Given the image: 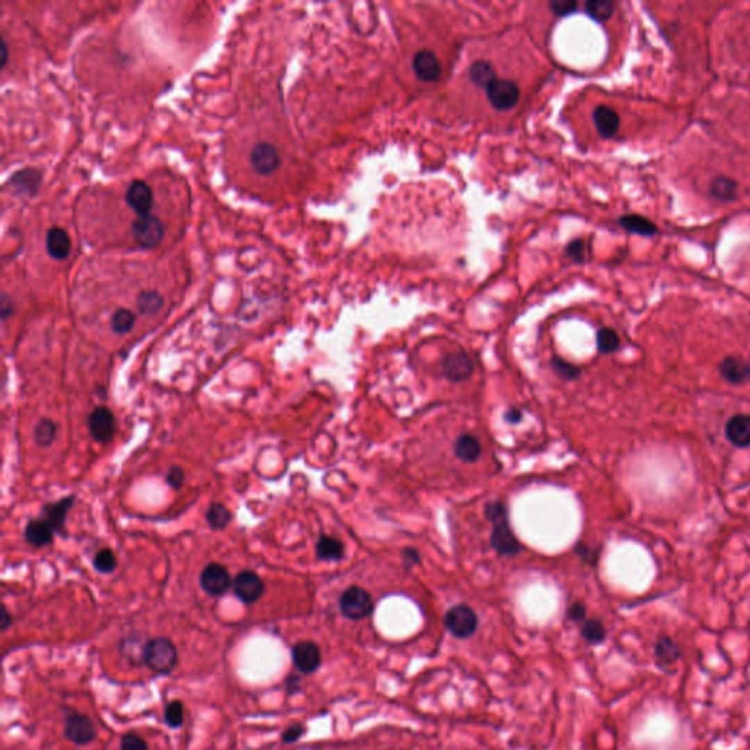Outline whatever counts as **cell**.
<instances>
[{
    "instance_id": "cell-32",
    "label": "cell",
    "mask_w": 750,
    "mask_h": 750,
    "mask_svg": "<svg viewBox=\"0 0 750 750\" xmlns=\"http://www.w3.org/2000/svg\"><path fill=\"white\" fill-rule=\"evenodd\" d=\"M56 438V425L50 419L40 421L34 430V440L40 447H49Z\"/></svg>"
},
{
    "instance_id": "cell-6",
    "label": "cell",
    "mask_w": 750,
    "mask_h": 750,
    "mask_svg": "<svg viewBox=\"0 0 750 750\" xmlns=\"http://www.w3.org/2000/svg\"><path fill=\"white\" fill-rule=\"evenodd\" d=\"M487 97L494 109L506 112L516 106L520 97V91L516 83L510 81V79L497 78L487 88Z\"/></svg>"
},
{
    "instance_id": "cell-7",
    "label": "cell",
    "mask_w": 750,
    "mask_h": 750,
    "mask_svg": "<svg viewBox=\"0 0 750 750\" xmlns=\"http://www.w3.org/2000/svg\"><path fill=\"white\" fill-rule=\"evenodd\" d=\"M233 591H235V595L240 601L245 602V604H252V602L258 601L262 597L265 586H264L262 579L257 573L245 570V572H240L235 578Z\"/></svg>"
},
{
    "instance_id": "cell-8",
    "label": "cell",
    "mask_w": 750,
    "mask_h": 750,
    "mask_svg": "<svg viewBox=\"0 0 750 750\" xmlns=\"http://www.w3.org/2000/svg\"><path fill=\"white\" fill-rule=\"evenodd\" d=\"M199 583L210 595H223L229 589L232 579L227 569L219 562H211L201 572Z\"/></svg>"
},
{
    "instance_id": "cell-37",
    "label": "cell",
    "mask_w": 750,
    "mask_h": 750,
    "mask_svg": "<svg viewBox=\"0 0 750 750\" xmlns=\"http://www.w3.org/2000/svg\"><path fill=\"white\" fill-rule=\"evenodd\" d=\"M165 719L167 726L178 728L183 722V705L181 701H172L165 709Z\"/></svg>"
},
{
    "instance_id": "cell-42",
    "label": "cell",
    "mask_w": 750,
    "mask_h": 750,
    "mask_svg": "<svg viewBox=\"0 0 750 750\" xmlns=\"http://www.w3.org/2000/svg\"><path fill=\"white\" fill-rule=\"evenodd\" d=\"M183 481H185V474L179 466H173L167 472V484L172 488H181Z\"/></svg>"
},
{
    "instance_id": "cell-47",
    "label": "cell",
    "mask_w": 750,
    "mask_h": 750,
    "mask_svg": "<svg viewBox=\"0 0 750 750\" xmlns=\"http://www.w3.org/2000/svg\"><path fill=\"white\" fill-rule=\"evenodd\" d=\"M2 311H3V318H8L12 311V303L9 302L6 294H3V298H2Z\"/></svg>"
},
{
    "instance_id": "cell-34",
    "label": "cell",
    "mask_w": 750,
    "mask_h": 750,
    "mask_svg": "<svg viewBox=\"0 0 750 750\" xmlns=\"http://www.w3.org/2000/svg\"><path fill=\"white\" fill-rule=\"evenodd\" d=\"M40 179H42V176H40L38 172H35V170H24V172L17 173V175L13 176L12 181H13V185H15L17 188H19V190H22L24 192L30 191L33 194L37 190Z\"/></svg>"
},
{
    "instance_id": "cell-26",
    "label": "cell",
    "mask_w": 750,
    "mask_h": 750,
    "mask_svg": "<svg viewBox=\"0 0 750 750\" xmlns=\"http://www.w3.org/2000/svg\"><path fill=\"white\" fill-rule=\"evenodd\" d=\"M74 503V497H65L63 500L46 507V520L55 529H62L65 525L66 515Z\"/></svg>"
},
{
    "instance_id": "cell-12",
    "label": "cell",
    "mask_w": 750,
    "mask_h": 750,
    "mask_svg": "<svg viewBox=\"0 0 750 750\" xmlns=\"http://www.w3.org/2000/svg\"><path fill=\"white\" fill-rule=\"evenodd\" d=\"M88 428L92 438L99 443L110 441L115 434V418L112 412L104 406L94 409L88 418Z\"/></svg>"
},
{
    "instance_id": "cell-11",
    "label": "cell",
    "mask_w": 750,
    "mask_h": 750,
    "mask_svg": "<svg viewBox=\"0 0 750 750\" xmlns=\"http://www.w3.org/2000/svg\"><path fill=\"white\" fill-rule=\"evenodd\" d=\"M65 734L66 738L76 744H87L96 738V728H94V724L88 717L72 712L66 717Z\"/></svg>"
},
{
    "instance_id": "cell-17",
    "label": "cell",
    "mask_w": 750,
    "mask_h": 750,
    "mask_svg": "<svg viewBox=\"0 0 750 750\" xmlns=\"http://www.w3.org/2000/svg\"><path fill=\"white\" fill-rule=\"evenodd\" d=\"M46 247L51 258L65 260L71 252V238L62 227H51L47 232Z\"/></svg>"
},
{
    "instance_id": "cell-30",
    "label": "cell",
    "mask_w": 750,
    "mask_h": 750,
    "mask_svg": "<svg viewBox=\"0 0 750 750\" xmlns=\"http://www.w3.org/2000/svg\"><path fill=\"white\" fill-rule=\"evenodd\" d=\"M163 297L156 290H144L138 297V308L142 314H157L163 308Z\"/></svg>"
},
{
    "instance_id": "cell-25",
    "label": "cell",
    "mask_w": 750,
    "mask_h": 750,
    "mask_svg": "<svg viewBox=\"0 0 750 750\" xmlns=\"http://www.w3.org/2000/svg\"><path fill=\"white\" fill-rule=\"evenodd\" d=\"M620 226L627 232L638 233L642 236H652L656 233V226L651 223L648 219L636 216V214H628V216H623L619 220Z\"/></svg>"
},
{
    "instance_id": "cell-35",
    "label": "cell",
    "mask_w": 750,
    "mask_h": 750,
    "mask_svg": "<svg viewBox=\"0 0 750 750\" xmlns=\"http://www.w3.org/2000/svg\"><path fill=\"white\" fill-rule=\"evenodd\" d=\"M133 324H135V315L129 310H125V308H120L112 317V328L117 334H125L131 331Z\"/></svg>"
},
{
    "instance_id": "cell-33",
    "label": "cell",
    "mask_w": 750,
    "mask_h": 750,
    "mask_svg": "<svg viewBox=\"0 0 750 750\" xmlns=\"http://www.w3.org/2000/svg\"><path fill=\"white\" fill-rule=\"evenodd\" d=\"M582 636L592 645L601 644L606 639V627L599 620H586L582 626Z\"/></svg>"
},
{
    "instance_id": "cell-38",
    "label": "cell",
    "mask_w": 750,
    "mask_h": 750,
    "mask_svg": "<svg viewBox=\"0 0 750 750\" xmlns=\"http://www.w3.org/2000/svg\"><path fill=\"white\" fill-rule=\"evenodd\" d=\"M553 367L560 377H562L565 380H574V378H578L581 374V371L574 365L566 362V360H562L560 358L553 359Z\"/></svg>"
},
{
    "instance_id": "cell-36",
    "label": "cell",
    "mask_w": 750,
    "mask_h": 750,
    "mask_svg": "<svg viewBox=\"0 0 750 750\" xmlns=\"http://www.w3.org/2000/svg\"><path fill=\"white\" fill-rule=\"evenodd\" d=\"M117 566L116 556L109 548H103L94 557V567L100 573H112Z\"/></svg>"
},
{
    "instance_id": "cell-23",
    "label": "cell",
    "mask_w": 750,
    "mask_h": 750,
    "mask_svg": "<svg viewBox=\"0 0 750 750\" xmlns=\"http://www.w3.org/2000/svg\"><path fill=\"white\" fill-rule=\"evenodd\" d=\"M709 191L721 203H728V201H734L738 197V182L727 176H717L712 179Z\"/></svg>"
},
{
    "instance_id": "cell-49",
    "label": "cell",
    "mask_w": 750,
    "mask_h": 750,
    "mask_svg": "<svg viewBox=\"0 0 750 750\" xmlns=\"http://www.w3.org/2000/svg\"><path fill=\"white\" fill-rule=\"evenodd\" d=\"M3 614H5V617H3V631H6V628H8V627H9V624H10V614L8 612V610H6V608H5Z\"/></svg>"
},
{
    "instance_id": "cell-2",
    "label": "cell",
    "mask_w": 750,
    "mask_h": 750,
    "mask_svg": "<svg viewBox=\"0 0 750 750\" xmlns=\"http://www.w3.org/2000/svg\"><path fill=\"white\" fill-rule=\"evenodd\" d=\"M142 660L153 672L167 674L178 662V651L169 639L157 638L144 647Z\"/></svg>"
},
{
    "instance_id": "cell-5",
    "label": "cell",
    "mask_w": 750,
    "mask_h": 750,
    "mask_svg": "<svg viewBox=\"0 0 750 750\" xmlns=\"http://www.w3.org/2000/svg\"><path fill=\"white\" fill-rule=\"evenodd\" d=\"M447 631L459 639L471 638L478 627V617L474 610L467 606L459 604L450 608L446 614Z\"/></svg>"
},
{
    "instance_id": "cell-43",
    "label": "cell",
    "mask_w": 750,
    "mask_h": 750,
    "mask_svg": "<svg viewBox=\"0 0 750 750\" xmlns=\"http://www.w3.org/2000/svg\"><path fill=\"white\" fill-rule=\"evenodd\" d=\"M585 615H586V608L583 604H581V602H574V604H572L567 610V617L572 622H583Z\"/></svg>"
},
{
    "instance_id": "cell-21",
    "label": "cell",
    "mask_w": 750,
    "mask_h": 750,
    "mask_svg": "<svg viewBox=\"0 0 750 750\" xmlns=\"http://www.w3.org/2000/svg\"><path fill=\"white\" fill-rule=\"evenodd\" d=\"M469 78H471V81L475 85L487 90L490 84L497 79V75H495V71L490 62L475 60L469 66Z\"/></svg>"
},
{
    "instance_id": "cell-19",
    "label": "cell",
    "mask_w": 750,
    "mask_h": 750,
    "mask_svg": "<svg viewBox=\"0 0 750 750\" xmlns=\"http://www.w3.org/2000/svg\"><path fill=\"white\" fill-rule=\"evenodd\" d=\"M53 532H55V528H53L46 519H42L30 522L25 528L24 535L26 542L31 544L33 547L42 548L53 541Z\"/></svg>"
},
{
    "instance_id": "cell-50",
    "label": "cell",
    "mask_w": 750,
    "mask_h": 750,
    "mask_svg": "<svg viewBox=\"0 0 750 750\" xmlns=\"http://www.w3.org/2000/svg\"><path fill=\"white\" fill-rule=\"evenodd\" d=\"M746 380L750 381V364L746 365Z\"/></svg>"
},
{
    "instance_id": "cell-22",
    "label": "cell",
    "mask_w": 750,
    "mask_h": 750,
    "mask_svg": "<svg viewBox=\"0 0 750 750\" xmlns=\"http://www.w3.org/2000/svg\"><path fill=\"white\" fill-rule=\"evenodd\" d=\"M746 365L743 360L728 356L719 365V372L727 383L742 384L746 381Z\"/></svg>"
},
{
    "instance_id": "cell-10",
    "label": "cell",
    "mask_w": 750,
    "mask_h": 750,
    "mask_svg": "<svg viewBox=\"0 0 750 750\" xmlns=\"http://www.w3.org/2000/svg\"><path fill=\"white\" fill-rule=\"evenodd\" d=\"M126 203L128 206L135 211L137 217L149 216L151 207H153V191L144 181H133L129 183L126 194Z\"/></svg>"
},
{
    "instance_id": "cell-39",
    "label": "cell",
    "mask_w": 750,
    "mask_h": 750,
    "mask_svg": "<svg viewBox=\"0 0 750 750\" xmlns=\"http://www.w3.org/2000/svg\"><path fill=\"white\" fill-rule=\"evenodd\" d=\"M550 9L557 17H567L578 9V2L576 0H553Z\"/></svg>"
},
{
    "instance_id": "cell-46",
    "label": "cell",
    "mask_w": 750,
    "mask_h": 750,
    "mask_svg": "<svg viewBox=\"0 0 750 750\" xmlns=\"http://www.w3.org/2000/svg\"><path fill=\"white\" fill-rule=\"evenodd\" d=\"M403 556H405L406 562H412V565H417V562H419V554H418L417 550H413V548H408V550H405Z\"/></svg>"
},
{
    "instance_id": "cell-1",
    "label": "cell",
    "mask_w": 750,
    "mask_h": 750,
    "mask_svg": "<svg viewBox=\"0 0 750 750\" xmlns=\"http://www.w3.org/2000/svg\"><path fill=\"white\" fill-rule=\"evenodd\" d=\"M485 516L492 522L491 544L494 550L501 556H515L520 553V544L508 525L506 506L500 501L487 504Z\"/></svg>"
},
{
    "instance_id": "cell-40",
    "label": "cell",
    "mask_w": 750,
    "mask_h": 750,
    "mask_svg": "<svg viewBox=\"0 0 750 750\" xmlns=\"http://www.w3.org/2000/svg\"><path fill=\"white\" fill-rule=\"evenodd\" d=\"M120 750H149L145 740L141 739L138 734H125L122 739V744H120Z\"/></svg>"
},
{
    "instance_id": "cell-14",
    "label": "cell",
    "mask_w": 750,
    "mask_h": 750,
    "mask_svg": "<svg viewBox=\"0 0 750 750\" xmlns=\"http://www.w3.org/2000/svg\"><path fill=\"white\" fill-rule=\"evenodd\" d=\"M412 68L415 75L424 83L437 81L441 75V65L438 58L430 50H421L413 56Z\"/></svg>"
},
{
    "instance_id": "cell-3",
    "label": "cell",
    "mask_w": 750,
    "mask_h": 750,
    "mask_svg": "<svg viewBox=\"0 0 750 750\" xmlns=\"http://www.w3.org/2000/svg\"><path fill=\"white\" fill-rule=\"evenodd\" d=\"M340 610L351 620H362L372 612L374 604L371 595L362 588L352 586L340 597Z\"/></svg>"
},
{
    "instance_id": "cell-45",
    "label": "cell",
    "mask_w": 750,
    "mask_h": 750,
    "mask_svg": "<svg viewBox=\"0 0 750 750\" xmlns=\"http://www.w3.org/2000/svg\"><path fill=\"white\" fill-rule=\"evenodd\" d=\"M504 418L507 422L510 424H517L520 419H522V412L517 409V408H512L508 409L506 413H504Z\"/></svg>"
},
{
    "instance_id": "cell-28",
    "label": "cell",
    "mask_w": 750,
    "mask_h": 750,
    "mask_svg": "<svg viewBox=\"0 0 750 750\" xmlns=\"http://www.w3.org/2000/svg\"><path fill=\"white\" fill-rule=\"evenodd\" d=\"M585 12L598 22H606L612 17L614 3L608 0H588L585 3Z\"/></svg>"
},
{
    "instance_id": "cell-9",
    "label": "cell",
    "mask_w": 750,
    "mask_h": 750,
    "mask_svg": "<svg viewBox=\"0 0 750 750\" xmlns=\"http://www.w3.org/2000/svg\"><path fill=\"white\" fill-rule=\"evenodd\" d=\"M251 165L258 175H272L280 166V154L274 145L269 142H258L251 151Z\"/></svg>"
},
{
    "instance_id": "cell-41",
    "label": "cell",
    "mask_w": 750,
    "mask_h": 750,
    "mask_svg": "<svg viewBox=\"0 0 750 750\" xmlns=\"http://www.w3.org/2000/svg\"><path fill=\"white\" fill-rule=\"evenodd\" d=\"M566 253L573 261H583L585 258V242L582 239H574L567 245Z\"/></svg>"
},
{
    "instance_id": "cell-44",
    "label": "cell",
    "mask_w": 750,
    "mask_h": 750,
    "mask_svg": "<svg viewBox=\"0 0 750 750\" xmlns=\"http://www.w3.org/2000/svg\"><path fill=\"white\" fill-rule=\"evenodd\" d=\"M303 733H305V728L302 726H299V724L298 726H292L283 733L281 739H283V742H286V743H293V742H297Z\"/></svg>"
},
{
    "instance_id": "cell-4",
    "label": "cell",
    "mask_w": 750,
    "mask_h": 750,
    "mask_svg": "<svg viewBox=\"0 0 750 750\" xmlns=\"http://www.w3.org/2000/svg\"><path fill=\"white\" fill-rule=\"evenodd\" d=\"M132 236L135 240L137 245L141 248H154L160 245L165 236V227L163 223L160 222L156 216H141L137 217V220L132 224Z\"/></svg>"
},
{
    "instance_id": "cell-16",
    "label": "cell",
    "mask_w": 750,
    "mask_h": 750,
    "mask_svg": "<svg viewBox=\"0 0 750 750\" xmlns=\"http://www.w3.org/2000/svg\"><path fill=\"white\" fill-rule=\"evenodd\" d=\"M726 435L735 447L750 446V417L749 415H734L726 425Z\"/></svg>"
},
{
    "instance_id": "cell-13",
    "label": "cell",
    "mask_w": 750,
    "mask_h": 750,
    "mask_svg": "<svg viewBox=\"0 0 750 750\" xmlns=\"http://www.w3.org/2000/svg\"><path fill=\"white\" fill-rule=\"evenodd\" d=\"M292 660L299 672L314 673L321 664V652L314 642H299L292 649Z\"/></svg>"
},
{
    "instance_id": "cell-15",
    "label": "cell",
    "mask_w": 750,
    "mask_h": 750,
    "mask_svg": "<svg viewBox=\"0 0 750 750\" xmlns=\"http://www.w3.org/2000/svg\"><path fill=\"white\" fill-rule=\"evenodd\" d=\"M443 371H444V375H446L447 380H450L453 383H459V381H463V380L471 377L472 371H474V365H472V360L469 359V356L466 353L456 352V353L449 355L444 359Z\"/></svg>"
},
{
    "instance_id": "cell-24",
    "label": "cell",
    "mask_w": 750,
    "mask_h": 750,
    "mask_svg": "<svg viewBox=\"0 0 750 750\" xmlns=\"http://www.w3.org/2000/svg\"><path fill=\"white\" fill-rule=\"evenodd\" d=\"M315 550H317V556L321 560H328V561L340 560L344 554L343 544L336 538L327 537V535H323V537L318 540Z\"/></svg>"
},
{
    "instance_id": "cell-18",
    "label": "cell",
    "mask_w": 750,
    "mask_h": 750,
    "mask_svg": "<svg viewBox=\"0 0 750 750\" xmlns=\"http://www.w3.org/2000/svg\"><path fill=\"white\" fill-rule=\"evenodd\" d=\"M594 124L604 138H611L620 128V116L608 106H598L594 110Z\"/></svg>"
},
{
    "instance_id": "cell-48",
    "label": "cell",
    "mask_w": 750,
    "mask_h": 750,
    "mask_svg": "<svg viewBox=\"0 0 750 750\" xmlns=\"http://www.w3.org/2000/svg\"><path fill=\"white\" fill-rule=\"evenodd\" d=\"M0 49H2V68H5V65L8 62V44L3 38H2V47Z\"/></svg>"
},
{
    "instance_id": "cell-20",
    "label": "cell",
    "mask_w": 750,
    "mask_h": 750,
    "mask_svg": "<svg viewBox=\"0 0 750 750\" xmlns=\"http://www.w3.org/2000/svg\"><path fill=\"white\" fill-rule=\"evenodd\" d=\"M481 451L482 449H481L478 438H475L471 434L460 435L456 440V443H454V453H456V456L460 460L467 462V463L476 462L481 456Z\"/></svg>"
},
{
    "instance_id": "cell-29",
    "label": "cell",
    "mask_w": 750,
    "mask_h": 750,
    "mask_svg": "<svg viewBox=\"0 0 750 750\" xmlns=\"http://www.w3.org/2000/svg\"><path fill=\"white\" fill-rule=\"evenodd\" d=\"M655 656L661 664H673L674 661L678 660L680 651L672 639L661 638L658 642H656Z\"/></svg>"
},
{
    "instance_id": "cell-27",
    "label": "cell",
    "mask_w": 750,
    "mask_h": 750,
    "mask_svg": "<svg viewBox=\"0 0 750 750\" xmlns=\"http://www.w3.org/2000/svg\"><path fill=\"white\" fill-rule=\"evenodd\" d=\"M206 519L208 522V526L214 531H220V529H224L227 525L231 524V519H232V515L229 512V508H227L224 504L222 503H212L210 504L208 510H207V515H206Z\"/></svg>"
},
{
    "instance_id": "cell-31",
    "label": "cell",
    "mask_w": 750,
    "mask_h": 750,
    "mask_svg": "<svg viewBox=\"0 0 750 750\" xmlns=\"http://www.w3.org/2000/svg\"><path fill=\"white\" fill-rule=\"evenodd\" d=\"M597 346L601 353H612L619 349L620 339L619 334L612 328H601L597 334Z\"/></svg>"
}]
</instances>
